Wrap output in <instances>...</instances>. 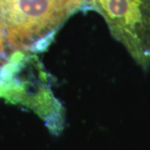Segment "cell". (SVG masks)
<instances>
[{
    "mask_svg": "<svg viewBox=\"0 0 150 150\" xmlns=\"http://www.w3.org/2000/svg\"><path fill=\"white\" fill-rule=\"evenodd\" d=\"M86 0H0V22L17 51L39 50Z\"/></svg>",
    "mask_w": 150,
    "mask_h": 150,
    "instance_id": "cell-1",
    "label": "cell"
},
{
    "mask_svg": "<svg viewBox=\"0 0 150 150\" xmlns=\"http://www.w3.org/2000/svg\"><path fill=\"white\" fill-rule=\"evenodd\" d=\"M24 52L17 51L0 70V97L13 103L32 109L45 121L53 134L64 128V111L48 84L47 74L36 57H24L25 74L22 59Z\"/></svg>",
    "mask_w": 150,
    "mask_h": 150,
    "instance_id": "cell-2",
    "label": "cell"
},
{
    "mask_svg": "<svg viewBox=\"0 0 150 150\" xmlns=\"http://www.w3.org/2000/svg\"><path fill=\"white\" fill-rule=\"evenodd\" d=\"M142 69L150 68V0H86Z\"/></svg>",
    "mask_w": 150,
    "mask_h": 150,
    "instance_id": "cell-3",
    "label": "cell"
}]
</instances>
